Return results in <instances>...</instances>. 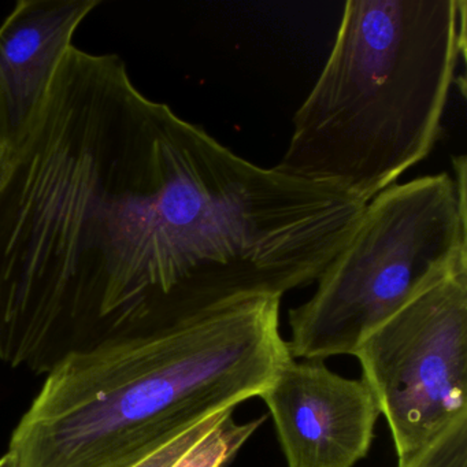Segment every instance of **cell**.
I'll return each instance as SVG.
<instances>
[{
    "label": "cell",
    "instance_id": "cell-5",
    "mask_svg": "<svg viewBox=\"0 0 467 467\" xmlns=\"http://www.w3.org/2000/svg\"><path fill=\"white\" fill-rule=\"evenodd\" d=\"M399 463L467 417V266L415 295L355 351Z\"/></svg>",
    "mask_w": 467,
    "mask_h": 467
},
{
    "label": "cell",
    "instance_id": "cell-8",
    "mask_svg": "<svg viewBox=\"0 0 467 467\" xmlns=\"http://www.w3.org/2000/svg\"><path fill=\"white\" fill-rule=\"evenodd\" d=\"M265 417L247 423L234 422L232 411L195 442L173 467H223L237 455L240 448L255 433Z\"/></svg>",
    "mask_w": 467,
    "mask_h": 467
},
{
    "label": "cell",
    "instance_id": "cell-9",
    "mask_svg": "<svg viewBox=\"0 0 467 467\" xmlns=\"http://www.w3.org/2000/svg\"><path fill=\"white\" fill-rule=\"evenodd\" d=\"M399 467H467V423L455 422Z\"/></svg>",
    "mask_w": 467,
    "mask_h": 467
},
{
    "label": "cell",
    "instance_id": "cell-3",
    "mask_svg": "<svg viewBox=\"0 0 467 467\" xmlns=\"http://www.w3.org/2000/svg\"><path fill=\"white\" fill-rule=\"evenodd\" d=\"M464 45L463 0H348L275 171L368 204L436 146Z\"/></svg>",
    "mask_w": 467,
    "mask_h": 467
},
{
    "label": "cell",
    "instance_id": "cell-11",
    "mask_svg": "<svg viewBox=\"0 0 467 467\" xmlns=\"http://www.w3.org/2000/svg\"><path fill=\"white\" fill-rule=\"evenodd\" d=\"M10 160H12V157H10L9 152L0 146V187L6 180L7 173H9Z\"/></svg>",
    "mask_w": 467,
    "mask_h": 467
},
{
    "label": "cell",
    "instance_id": "cell-7",
    "mask_svg": "<svg viewBox=\"0 0 467 467\" xmlns=\"http://www.w3.org/2000/svg\"><path fill=\"white\" fill-rule=\"evenodd\" d=\"M99 0H20L0 26V146L28 138L75 32Z\"/></svg>",
    "mask_w": 467,
    "mask_h": 467
},
{
    "label": "cell",
    "instance_id": "cell-4",
    "mask_svg": "<svg viewBox=\"0 0 467 467\" xmlns=\"http://www.w3.org/2000/svg\"><path fill=\"white\" fill-rule=\"evenodd\" d=\"M448 173L371 199L311 299L289 311L292 358L354 357L363 338L423 289L467 266L466 158Z\"/></svg>",
    "mask_w": 467,
    "mask_h": 467
},
{
    "label": "cell",
    "instance_id": "cell-6",
    "mask_svg": "<svg viewBox=\"0 0 467 467\" xmlns=\"http://www.w3.org/2000/svg\"><path fill=\"white\" fill-rule=\"evenodd\" d=\"M259 398L288 467H354L368 455L381 415L365 379L338 376L322 360L289 357Z\"/></svg>",
    "mask_w": 467,
    "mask_h": 467
},
{
    "label": "cell",
    "instance_id": "cell-2",
    "mask_svg": "<svg viewBox=\"0 0 467 467\" xmlns=\"http://www.w3.org/2000/svg\"><path fill=\"white\" fill-rule=\"evenodd\" d=\"M281 297H248L171 324H139L70 352L18 423V467H130L261 396L291 357Z\"/></svg>",
    "mask_w": 467,
    "mask_h": 467
},
{
    "label": "cell",
    "instance_id": "cell-10",
    "mask_svg": "<svg viewBox=\"0 0 467 467\" xmlns=\"http://www.w3.org/2000/svg\"><path fill=\"white\" fill-rule=\"evenodd\" d=\"M231 411H234V410H225V411L218 412V414L212 415V417L206 418V420H202V422L196 423L195 426L188 429L184 433L174 437L168 444L158 448L157 451L150 453L149 456H146V458L141 459V461H139L138 463L130 467H173L174 463H176L198 440H201L207 431H212V429L220 422L221 418Z\"/></svg>",
    "mask_w": 467,
    "mask_h": 467
},
{
    "label": "cell",
    "instance_id": "cell-1",
    "mask_svg": "<svg viewBox=\"0 0 467 467\" xmlns=\"http://www.w3.org/2000/svg\"><path fill=\"white\" fill-rule=\"evenodd\" d=\"M278 228L264 169L144 97L119 57L73 46L0 187V359L50 373L119 330L231 305Z\"/></svg>",
    "mask_w": 467,
    "mask_h": 467
},
{
    "label": "cell",
    "instance_id": "cell-12",
    "mask_svg": "<svg viewBox=\"0 0 467 467\" xmlns=\"http://www.w3.org/2000/svg\"><path fill=\"white\" fill-rule=\"evenodd\" d=\"M0 467H18L17 461L12 453L7 452L4 458L0 459Z\"/></svg>",
    "mask_w": 467,
    "mask_h": 467
}]
</instances>
